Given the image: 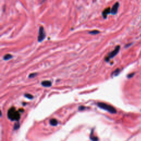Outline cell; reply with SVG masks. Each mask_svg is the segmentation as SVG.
<instances>
[{
    "mask_svg": "<svg viewBox=\"0 0 141 141\" xmlns=\"http://www.w3.org/2000/svg\"><path fill=\"white\" fill-rule=\"evenodd\" d=\"M79 110H83V109H84V107H79Z\"/></svg>",
    "mask_w": 141,
    "mask_h": 141,
    "instance_id": "9a60e30c",
    "label": "cell"
},
{
    "mask_svg": "<svg viewBox=\"0 0 141 141\" xmlns=\"http://www.w3.org/2000/svg\"><path fill=\"white\" fill-rule=\"evenodd\" d=\"M50 124L52 126H56L57 125L58 122H57V121L56 120V119H51V120H50Z\"/></svg>",
    "mask_w": 141,
    "mask_h": 141,
    "instance_id": "ba28073f",
    "label": "cell"
},
{
    "mask_svg": "<svg viewBox=\"0 0 141 141\" xmlns=\"http://www.w3.org/2000/svg\"><path fill=\"white\" fill-rule=\"evenodd\" d=\"M46 36V34L45 32L43 26H40L39 28V36H38V41L39 42H41Z\"/></svg>",
    "mask_w": 141,
    "mask_h": 141,
    "instance_id": "3957f363",
    "label": "cell"
},
{
    "mask_svg": "<svg viewBox=\"0 0 141 141\" xmlns=\"http://www.w3.org/2000/svg\"><path fill=\"white\" fill-rule=\"evenodd\" d=\"M111 13V10L110 8H107L103 12V16L104 18H107V17L109 13Z\"/></svg>",
    "mask_w": 141,
    "mask_h": 141,
    "instance_id": "8992f818",
    "label": "cell"
},
{
    "mask_svg": "<svg viewBox=\"0 0 141 141\" xmlns=\"http://www.w3.org/2000/svg\"><path fill=\"white\" fill-rule=\"evenodd\" d=\"M90 139L92 141H98V137L94 136L92 135V134H91L90 135Z\"/></svg>",
    "mask_w": 141,
    "mask_h": 141,
    "instance_id": "8fae6325",
    "label": "cell"
},
{
    "mask_svg": "<svg viewBox=\"0 0 141 141\" xmlns=\"http://www.w3.org/2000/svg\"><path fill=\"white\" fill-rule=\"evenodd\" d=\"M41 84H42L43 86H44L45 87H51V85H52V83H51L50 81H43L42 83H41Z\"/></svg>",
    "mask_w": 141,
    "mask_h": 141,
    "instance_id": "52a82bcc",
    "label": "cell"
},
{
    "mask_svg": "<svg viewBox=\"0 0 141 141\" xmlns=\"http://www.w3.org/2000/svg\"><path fill=\"white\" fill-rule=\"evenodd\" d=\"M97 105L100 109L107 111L110 112V113L115 114L116 112V109L113 107H112V106L110 105H108L107 104L104 103H98Z\"/></svg>",
    "mask_w": 141,
    "mask_h": 141,
    "instance_id": "7a4b0ae2",
    "label": "cell"
},
{
    "mask_svg": "<svg viewBox=\"0 0 141 141\" xmlns=\"http://www.w3.org/2000/svg\"><path fill=\"white\" fill-rule=\"evenodd\" d=\"M133 74H134L133 73V74H131V75H129V76H128V77H132V76H133Z\"/></svg>",
    "mask_w": 141,
    "mask_h": 141,
    "instance_id": "2e32d148",
    "label": "cell"
},
{
    "mask_svg": "<svg viewBox=\"0 0 141 141\" xmlns=\"http://www.w3.org/2000/svg\"><path fill=\"white\" fill-rule=\"evenodd\" d=\"M36 75V74L35 73H33V74H31L30 75H29V77L30 78H33L34 77V76H35Z\"/></svg>",
    "mask_w": 141,
    "mask_h": 141,
    "instance_id": "5bb4252c",
    "label": "cell"
},
{
    "mask_svg": "<svg viewBox=\"0 0 141 141\" xmlns=\"http://www.w3.org/2000/svg\"><path fill=\"white\" fill-rule=\"evenodd\" d=\"M100 33V31L99 30H92L90 31L89 32V34H93V35H96L98 34H99Z\"/></svg>",
    "mask_w": 141,
    "mask_h": 141,
    "instance_id": "30bf717a",
    "label": "cell"
},
{
    "mask_svg": "<svg viewBox=\"0 0 141 141\" xmlns=\"http://www.w3.org/2000/svg\"><path fill=\"white\" fill-rule=\"evenodd\" d=\"M12 58V56L10 54H7L5 55L4 57H3V59L4 60H10Z\"/></svg>",
    "mask_w": 141,
    "mask_h": 141,
    "instance_id": "9c48e42d",
    "label": "cell"
},
{
    "mask_svg": "<svg viewBox=\"0 0 141 141\" xmlns=\"http://www.w3.org/2000/svg\"><path fill=\"white\" fill-rule=\"evenodd\" d=\"M25 97L29 99H31L33 98V97L31 95H30V94H26L25 95Z\"/></svg>",
    "mask_w": 141,
    "mask_h": 141,
    "instance_id": "7c38bea8",
    "label": "cell"
},
{
    "mask_svg": "<svg viewBox=\"0 0 141 141\" xmlns=\"http://www.w3.org/2000/svg\"><path fill=\"white\" fill-rule=\"evenodd\" d=\"M8 117L12 121H18L20 119V114L14 107H12L8 111Z\"/></svg>",
    "mask_w": 141,
    "mask_h": 141,
    "instance_id": "6da1fadb",
    "label": "cell"
},
{
    "mask_svg": "<svg viewBox=\"0 0 141 141\" xmlns=\"http://www.w3.org/2000/svg\"><path fill=\"white\" fill-rule=\"evenodd\" d=\"M119 7V3L116 2L112 7V9H111V13L112 14H116L118 11V8Z\"/></svg>",
    "mask_w": 141,
    "mask_h": 141,
    "instance_id": "5b68a950",
    "label": "cell"
},
{
    "mask_svg": "<svg viewBox=\"0 0 141 141\" xmlns=\"http://www.w3.org/2000/svg\"><path fill=\"white\" fill-rule=\"evenodd\" d=\"M119 72H120V70H119V69H116V71H115V72H114V75H115V76H117V74H118L119 73Z\"/></svg>",
    "mask_w": 141,
    "mask_h": 141,
    "instance_id": "4fadbf2b",
    "label": "cell"
},
{
    "mask_svg": "<svg viewBox=\"0 0 141 141\" xmlns=\"http://www.w3.org/2000/svg\"><path fill=\"white\" fill-rule=\"evenodd\" d=\"M120 46H117L116 48L114 50V51H112V52H111L110 54L108 55V56H107V59H106V60L108 61L110 59H111V58H113L114 56L118 54L119 50H120Z\"/></svg>",
    "mask_w": 141,
    "mask_h": 141,
    "instance_id": "277c9868",
    "label": "cell"
}]
</instances>
